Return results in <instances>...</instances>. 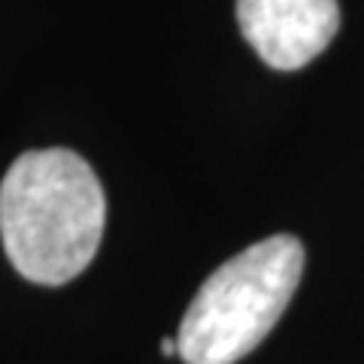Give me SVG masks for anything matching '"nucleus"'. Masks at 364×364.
Returning a JSON list of instances; mask_svg holds the SVG:
<instances>
[{"label": "nucleus", "instance_id": "obj_2", "mask_svg": "<svg viewBox=\"0 0 364 364\" xmlns=\"http://www.w3.org/2000/svg\"><path fill=\"white\" fill-rule=\"evenodd\" d=\"M304 273V243L273 234L219 264L179 322L186 364H237L282 318Z\"/></svg>", "mask_w": 364, "mask_h": 364}, {"label": "nucleus", "instance_id": "obj_3", "mask_svg": "<svg viewBox=\"0 0 364 364\" xmlns=\"http://www.w3.org/2000/svg\"><path fill=\"white\" fill-rule=\"evenodd\" d=\"M243 40L273 70H301L340 31L337 0H237Z\"/></svg>", "mask_w": 364, "mask_h": 364}, {"label": "nucleus", "instance_id": "obj_1", "mask_svg": "<svg viewBox=\"0 0 364 364\" xmlns=\"http://www.w3.org/2000/svg\"><path fill=\"white\" fill-rule=\"evenodd\" d=\"M107 225L97 173L73 149H31L0 182V240L21 277L64 286L95 261Z\"/></svg>", "mask_w": 364, "mask_h": 364}]
</instances>
